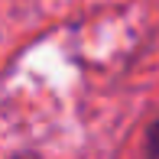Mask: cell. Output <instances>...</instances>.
I'll return each mask as SVG.
<instances>
[{
	"mask_svg": "<svg viewBox=\"0 0 159 159\" xmlns=\"http://www.w3.org/2000/svg\"><path fill=\"white\" fill-rule=\"evenodd\" d=\"M146 159H159V124L153 127V133H149V149H146Z\"/></svg>",
	"mask_w": 159,
	"mask_h": 159,
	"instance_id": "1",
	"label": "cell"
}]
</instances>
